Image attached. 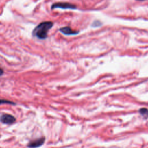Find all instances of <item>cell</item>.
<instances>
[{"label": "cell", "mask_w": 148, "mask_h": 148, "mask_svg": "<svg viewBox=\"0 0 148 148\" xmlns=\"http://www.w3.org/2000/svg\"><path fill=\"white\" fill-rule=\"evenodd\" d=\"M3 104H10V105H15L16 103L14 102H13L10 101L6 100V99H0V105H3Z\"/></svg>", "instance_id": "cell-7"}, {"label": "cell", "mask_w": 148, "mask_h": 148, "mask_svg": "<svg viewBox=\"0 0 148 148\" xmlns=\"http://www.w3.org/2000/svg\"><path fill=\"white\" fill-rule=\"evenodd\" d=\"M45 140V138L44 137H41L40 138L35 139L34 140L30 141L27 145V147L29 148H36L40 146H42Z\"/></svg>", "instance_id": "cell-4"}, {"label": "cell", "mask_w": 148, "mask_h": 148, "mask_svg": "<svg viewBox=\"0 0 148 148\" xmlns=\"http://www.w3.org/2000/svg\"><path fill=\"white\" fill-rule=\"evenodd\" d=\"M140 114L145 118L146 119L148 117V109L146 108H141L139 110Z\"/></svg>", "instance_id": "cell-6"}, {"label": "cell", "mask_w": 148, "mask_h": 148, "mask_svg": "<svg viewBox=\"0 0 148 148\" xmlns=\"http://www.w3.org/2000/svg\"><path fill=\"white\" fill-rule=\"evenodd\" d=\"M101 25V23L98 21V20H95L93 22L92 24V26L94 27H99Z\"/></svg>", "instance_id": "cell-8"}, {"label": "cell", "mask_w": 148, "mask_h": 148, "mask_svg": "<svg viewBox=\"0 0 148 148\" xmlns=\"http://www.w3.org/2000/svg\"><path fill=\"white\" fill-rule=\"evenodd\" d=\"M59 31L65 35H75L79 33V31H75L69 27H64L59 29Z\"/></svg>", "instance_id": "cell-5"}, {"label": "cell", "mask_w": 148, "mask_h": 148, "mask_svg": "<svg viewBox=\"0 0 148 148\" xmlns=\"http://www.w3.org/2000/svg\"><path fill=\"white\" fill-rule=\"evenodd\" d=\"M3 73V70L0 68V76H1Z\"/></svg>", "instance_id": "cell-9"}, {"label": "cell", "mask_w": 148, "mask_h": 148, "mask_svg": "<svg viewBox=\"0 0 148 148\" xmlns=\"http://www.w3.org/2000/svg\"><path fill=\"white\" fill-rule=\"evenodd\" d=\"M136 1H145V0H136Z\"/></svg>", "instance_id": "cell-10"}, {"label": "cell", "mask_w": 148, "mask_h": 148, "mask_svg": "<svg viewBox=\"0 0 148 148\" xmlns=\"http://www.w3.org/2000/svg\"><path fill=\"white\" fill-rule=\"evenodd\" d=\"M76 6L72 3L68 2H56L53 3L51 6V9H54L56 8L62 9H76Z\"/></svg>", "instance_id": "cell-2"}, {"label": "cell", "mask_w": 148, "mask_h": 148, "mask_svg": "<svg viewBox=\"0 0 148 148\" xmlns=\"http://www.w3.org/2000/svg\"><path fill=\"white\" fill-rule=\"evenodd\" d=\"M53 23L50 21L39 23L32 31V34L34 37L39 39H45L47 37L48 31L52 28Z\"/></svg>", "instance_id": "cell-1"}, {"label": "cell", "mask_w": 148, "mask_h": 148, "mask_svg": "<svg viewBox=\"0 0 148 148\" xmlns=\"http://www.w3.org/2000/svg\"><path fill=\"white\" fill-rule=\"evenodd\" d=\"M0 121L5 124H12L16 121V118L9 114H3L0 116Z\"/></svg>", "instance_id": "cell-3"}]
</instances>
